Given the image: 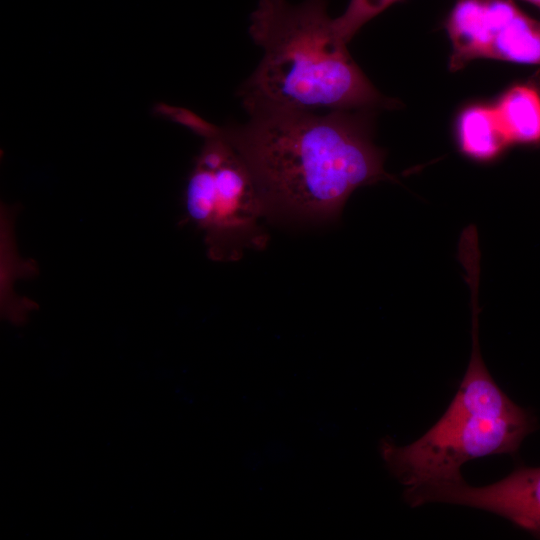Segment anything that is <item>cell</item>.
Wrapping results in <instances>:
<instances>
[{"label":"cell","mask_w":540,"mask_h":540,"mask_svg":"<svg viewBox=\"0 0 540 540\" xmlns=\"http://www.w3.org/2000/svg\"><path fill=\"white\" fill-rule=\"evenodd\" d=\"M244 107L248 121L222 134L248 165L268 209L334 219L356 189L392 179L372 141L368 110Z\"/></svg>","instance_id":"6da1fadb"},{"label":"cell","mask_w":540,"mask_h":540,"mask_svg":"<svg viewBox=\"0 0 540 540\" xmlns=\"http://www.w3.org/2000/svg\"><path fill=\"white\" fill-rule=\"evenodd\" d=\"M327 5V0L259 1L249 33L264 53L241 91L244 105L330 112L388 102L338 38Z\"/></svg>","instance_id":"7a4b0ae2"},{"label":"cell","mask_w":540,"mask_h":540,"mask_svg":"<svg viewBox=\"0 0 540 540\" xmlns=\"http://www.w3.org/2000/svg\"><path fill=\"white\" fill-rule=\"evenodd\" d=\"M537 428L534 415L515 404L481 360L470 361L460 386L439 420L419 439L380 450L390 472L405 488L457 480L466 462L514 453Z\"/></svg>","instance_id":"3957f363"},{"label":"cell","mask_w":540,"mask_h":540,"mask_svg":"<svg viewBox=\"0 0 540 540\" xmlns=\"http://www.w3.org/2000/svg\"><path fill=\"white\" fill-rule=\"evenodd\" d=\"M185 208L189 220L206 232L215 259H237L243 248L265 245L258 223L268 208L227 138L205 144L187 183Z\"/></svg>","instance_id":"277c9868"},{"label":"cell","mask_w":540,"mask_h":540,"mask_svg":"<svg viewBox=\"0 0 540 540\" xmlns=\"http://www.w3.org/2000/svg\"><path fill=\"white\" fill-rule=\"evenodd\" d=\"M445 26L452 71L482 58L540 65V21L512 0H456Z\"/></svg>","instance_id":"5b68a950"},{"label":"cell","mask_w":540,"mask_h":540,"mask_svg":"<svg viewBox=\"0 0 540 540\" xmlns=\"http://www.w3.org/2000/svg\"><path fill=\"white\" fill-rule=\"evenodd\" d=\"M403 495L412 507L447 503L484 510L540 538V467L519 465L486 486H471L460 477L406 488Z\"/></svg>","instance_id":"8992f818"},{"label":"cell","mask_w":540,"mask_h":540,"mask_svg":"<svg viewBox=\"0 0 540 540\" xmlns=\"http://www.w3.org/2000/svg\"><path fill=\"white\" fill-rule=\"evenodd\" d=\"M456 141L464 156L482 163L496 160L510 146L494 106L484 104L469 105L459 113Z\"/></svg>","instance_id":"52a82bcc"},{"label":"cell","mask_w":540,"mask_h":540,"mask_svg":"<svg viewBox=\"0 0 540 540\" xmlns=\"http://www.w3.org/2000/svg\"><path fill=\"white\" fill-rule=\"evenodd\" d=\"M493 106L510 145L540 143V93L535 87L515 85Z\"/></svg>","instance_id":"ba28073f"},{"label":"cell","mask_w":540,"mask_h":540,"mask_svg":"<svg viewBox=\"0 0 540 540\" xmlns=\"http://www.w3.org/2000/svg\"><path fill=\"white\" fill-rule=\"evenodd\" d=\"M400 0H350L345 11L333 19L338 38L345 44L370 20Z\"/></svg>","instance_id":"9c48e42d"},{"label":"cell","mask_w":540,"mask_h":540,"mask_svg":"<svg viewBox=\"0 0 540 540\" xmlns=\"http://www.w3.org/2000/svg\"><path fill=\"white\" fill-rule=\"evenodd\" d=\"M540 9V0H526Z\"/></svg>","instance_id":"30bf717a"}]
</instances>
